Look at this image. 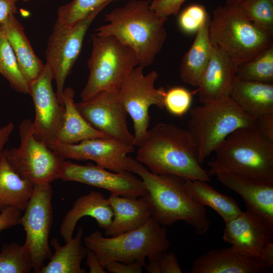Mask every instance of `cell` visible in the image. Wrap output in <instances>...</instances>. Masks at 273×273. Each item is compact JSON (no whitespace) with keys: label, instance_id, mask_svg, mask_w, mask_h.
I'll return each mask as SVG.
<instances>
[{"label":"cell","instance_id":"obj_5","mask_svg":"<svg viewBox=\"0 0 273 273\" xmlns=\"http://www.w3.org/2000/svg\"><path fill=\"white\" fill-rule=\"evenodd\" d=\"M189 115L188 129L197 145L201 163L233 132L242 127L255 126L257 119L230 97L194 107Z\"/></svg>","mask_w":273,"mask_h":273},{"label":"cell","instance_id":"obj_31","mask_svg":"<svg viewBox=\"0 0 273 273\" xmlns=\"http://www.w3.org/2000/svg\"><path fill=\"white\" fill-rule=\"evenodd\" d=\"M237 77L244 80L273 83V45L254 58L239 64Z\"/></svg>","mask_w":273,"mask_h":273},{"label":"cell","instance_id":"obj_11","mask_svg":"<svg viewBox=\"0 0 273 273\" xmlns=\"http://www.w3.org/2000/svg\"><path fill=\"white\" fill-rule=\"evenodd\" d=\"M52 194L51 184L34 185L19 221L26 234L24 244L30 253L33 270L36 273L43 267L46 259L52 254L49 243L53 216Z\"/></svg>","mask_w":273,"mask_h":273},{"label":"cell","instance_id":"obj_4","mask_svg":"<svg viewBox=\"0 0 273 273\" xmlns=\"http://www.w3.org/2000/svg\"><path fill=\"white\" fill-rule=\"evenodd\" d=\"M87 249L93 251L104 265L115 260L124 263L141 262L156 260L168 250L170 243L166 227L152 217L134 230L112 237H103L96 231L83 239Z\"/></svg>","mask_w":273,"mask_h":273},{"label":"cell","instance_id":"obj_41","mask_svg":"<svg viewBox=\"0 0 273 273\" xmlns=\"http://www.w3.org/2000/svg\"><path fill=\"white\" fill-rule=\"evenodd\" d=\"M255 127L263 136L273 141V114L257 117Z\"/></svg>","mask_w":273,"mask_h":273},{"label":"cell","instance_id":"obj_9","mask_svg":"<svg viewBox=\"0 0 273 273\" xmlns=\"http://www.w3.org/2000/svg\"><path fill=\"white\" fill-rule=\"evenodd\" d=\"M19 134L20 146L5 150L8 162L17 173L34 185L51 184L59 179L65 159L34 136L32 121L23 120Z\"/></svg>","mask_w":273,"mask_h":273},{"label":"cell","instance_id":"obj_10","mask_svg":"<svg viewBox=\"0 0 273 273\" xmlns=\"http://www.w3.org/2000/svg\"><path fill=\"white\" fill-rule=\"evenodd\" d=\"M144 67L138 65L127 75L118 91L119 99L133 121L135 145L145 140L149 126V108L154 105L163 109L166 93L164 87H155L159 77L156 71L144 74Z\"/></svg>","mask_w":273,"mask_h":273},{"label":"cell","instance_id":"obj_7","mask_svg":"<svg viewBox=\"0 0 273 273\" xmlns=\"http://www.w3.org/2000/svg\"><path fill=\"white\" fill-rule=\"evenodd\" d=\"M209 35L212 45L224 52L238 65L273 45V36L246 19L233 6L226 4L213 10Z\"/></svg>","mask_w":273,"mask_h":273},{"label":"cell","instance_id":"obj_3","mask_svg":"<svg viewBox=\"0 0 273 273\" xmlns=\"http://www.w3.org/2000/svg\"><path fill=\"white\" fill-rule=\"evenodd\" d=\"M151 0H131L107 14L108 23L97 28L94 34L112 36L131 48L139 65H151L167 38L164 25L167 17L158 16L151 8Z\"/></svg>","mask_w":273,"mask_h":273},{"label":"cell","instance_id":"obj_28","mask_svg":"<svg viewBox=\"0 0 273 273\" xmlns=\"http://www.w3.org/2000/svg\"><path fill=\"white\" fill-rule=\"evenodd\" d=\"M33 188V184L21 177L12 167L4 151L0 160V211L15 207L24 211Z\"/></svg>","mask_w":273,"mask_h":273},{"label":"cell","instance_id":"obj_6","mask_svg":"<svg viewBox=\"0 0 273 273\" xmlns=\"http://www.w3.org/2000/svg\"><path fill=\"white\" fill-rule=\"evenodd\" d=\"M213 161L231 172L273 181V141L255 126L238 129L216 149Z\"/></svg>","mask_w":273,"mask_h":273},{"label":"cell","instance_id":"obj_42","mask_svg":"<svg viewBox=\"0 0 273 273\" xmlns=\"http://www.w3.org/2000/svg\"><path fill=\"white\" fill-rule=\"evenodd\" d=\"M19 0H0V27L12 15L17 12L16 2Z\"/></svg>","mask_w":273,"mask_h":273},{"label":"cell","instance_id":"obj_43","mask_svg":"<svg viewBox=\"0 0 273 273\" xmlns=\"http://www.w3.org/2000/svg\"><path fill=\"white\" fill-rule=\"evenodd\" d=\"M86 257V265L88 267L90 273L107 272L97 255L93 251L87 249Z\"/></svg>","mask_w":273,"mask_h":273},{"label":"cell","instance_id":"obj_35","mask_svg":"<svg viewBox=\"0 0 273 273\" xmlns=\"http://www.w3.org/2000/svg\"><path fill=\"white\" fill-rule=\"evenodd\" d=\"M193 93L183 86H174L166 91L164 107L172 115L181 117L190 109Z\"/></svg>","mask_w":273,"mask_h":273},{"label":"cell","instance_id":"obj_24","mask_svg":"<svg viewBox=\"0 0 273 273\" xmlns=\"http://www.w3.org/2000/svg\"><path fill=\"white\" fill-rule=\"evenodd\" d=\"M16 57L20 69L29 83L36 79L43 69L24 32L14 15H11L1 27Z\"/></svg>","mask_w":273,"mask_h":273},{"label":"cell","instance_id":"obj_20","mask_svg":"<svg viewBox=\"0 0 273 273\" xmlns=\"http://www.w3.org/2000/svg\"><path fill=\"white\" fill-rule=\"evenodd\" d=\"M238 65L224 52L213 46L209 60L197 86L199 101L203 104L229 97L237 77Z\"/></svg>","mask_w":273,"mask_h":273},{"label":"cell","instance_id":"obj_46","mask_svg":"<svg viewBox=\"0 0 273 273\" xmlns=\"http://www.w3.org/2000/svg\"><path fill=\"white\" fill-rule=\"evenodd\" d=\"M31 1V0H23V2H28V1Z\"/></svg>","mask_w":273,"mask_h":273},{"label":"cell","instance_id":"obj_25","mask_svg":"<svg viewBox=\"0 0 273 273\" xmlns=\"http://www.w3.org/2000/svg\"><path fill=\"white\" fill-rule=\"evenodd\" d=\"M74 96V92L71 88L64 89L62 97L64 119L55 142L73 144L90 139H110L93 127L83 118L76 107Z\"/></svg>","mask_w":273,"mask_h":273},{"label":"cell","instance_id":"obj_21","mask_svg":"<svg viewBox=\"0 0 273 273\" xmlns=\"http://www.w3.org/2000/svg\"><path fill=\"white\" fill-rule=\"evenodd\" d=\"M85 216L94 218L98 225L104 230L111 223L113 212L108 199L100 192L92 191L79 197L66 213L60 225V233L65 242L73 237L77 222Z\"/></svg>","mask_w":273,"mask_h":273},{"label":"cell","instance_id":"obj_15","mask_svg":"<svg viewBox=\"0 0 273 273\" xmlns=\"http://www.w3.org/2000/svg\"><path fill=\"white\" fill-rule=\"evenodd\" d=\"M48 146L64 159L91 160L111 171L132 172L128 154L134 152V146L108 138L87 139L73 144L55 142Z\"/></svg>","mask_w":273,"mask_h":273},{"label":"cell","instance_id":"obj_39","mask_svg":"<svg viewBox=\"0 0 273 273\" xmlns=\"http://www.w3.org/2000/svg\"><path fill=\"white\" fill-rule=\"evenodd\" d=\"M107 272L111 273H142L144 265L139 261L124 263L118 261H111L104 265Z\"/></svg>","mask_w":273,"mask_h":273},{"label":"cell","instance_id":"obj_40","mask_svg":"<svg viewBox=\"0 0 273 273\" xmlns=\"http://www.w3.org/2000/svg\"><path fill=\"white\" fill-rule=\"evenodd\" d=\"M1 212L0 232L19 224L22 211L15 207H8Z\"/></svg>","mask_w":273,"mask_h":273},{"label":"cell","instance_id":"obj_47","mask_svg":"<svg viewBox=\"0 0 273 273\" xmlns=\"http://www.w3.org/2000/svg\"><path fill=\"white\" fill-rule=\"evenodd\" d=\"M22 1H23V0H22Z\"/></svg>","mask_w":273,"mask_h":273},{"label":"cell","instance_id":"obj_33","mask_svg":"<svg viewBox=\"0 0 273 273\" xmlns=\"http://www.w3.org/2000/svg\"><path fill=\"white\" fill-rule=\"evenodd\" d=\"M33 270L26 245L16 242L4 243L0 252V273H29Z\"/></svg>","mask_w":273,"mask_h":273},{"label":"cell","instance_id":"obj_23","mask_svg":"<svg viewBox=\"0 0 273 273\" xmlns=\"http://www.w3.org/2000/svg\"><path fill=\"white\" fill-rule=\"evenodd\" d=\"M229 97L244 111L256 117L273 114V83L235 79Z\"/></svg>","mask_w":273,"mask_h":273},{"label":"cell","instance_id":"obj_34","mask_svg":"<svg viewBox=\"0 0 273 273\" xmlns=\"http://www.w3.org/2000/svg\"><path fill=\"white\" fill-rule=\"evenodd\" d=\"M116 1L124 0H73L58 9L56 22L65 27H71L97 9L105 8Z\"/></svg>","mask_w":273,"mask_h":273},{"label":"cell","instance_id":"obj_38","mask_svg":"<svg viewBox=\"0 0 273 273\" xmlns=\"http://www.w3.org/2000/svg\"><path fill=\"white\" fill-rule=\"evenodd\" d=\"M186 0H153L151 2V8L156 14L161 17L177 16L182 5Z\"/></svg>","mask_w":273,"mask_h":273},{"label":"cell","instance_id":"obj_14","mask_svg":"<svg viewBox=\"0 0 273 273\" xmlns=\"http://www.w3.org/2000/svg\"><path fill=\"white\" fill-rule=\"evenodd\" d=\"M53 70L46 63L38 76L28 83V94L35 109L33 134L47 145L56 142L64 115V107L60 104L53 89Z\"/></svg>","mask_w":273,"mask_h":273},{"label":"cell","instance_id":"obj_44","mask_svg":"<svg viewBox=\"0 0 273 273\" xmlns=\"http://www.w3.org/2000/svg\"><path fill=\"white\" fill-rule=\"evenodd\" d=\"M14 128V123L11 122L0 127V160L5 150V146L9 141Z\"/></svg>","mask_w":273,"mask_h":273},{"label":"cell","instance_id":"obj_32","mask_svg":"<svg viewBox=\"0 0 273 273\" xmlns=\"http://www.w3.org/2000/svg\"><path fill=\"white\" fill-rule=\"evenodd\" d=\"M231 6L263 31L273 36V0H243Z\"/></svg>","mask_w":273,"mask_h":273},{"label":"cell","instance_id":"obj_26","mask_svg":"<svg viewBox=\"0 0 273 273\" xmlns=\"http://www.w3.org/2000/svg\"><path fill=\"white\" fill-rule=\"evenodd\" d=\"M210 20L209 16L204 21L180 64L179 75L181 80L195 87L198 85L212 52L213 46L209 35Z\"/></svg>","mask_w":273,"mask_h":273},{"label":"cell","instance_id":"obj_36","mask_svg":"<svg viewBox=\"0 0 273 273\" xmlns=\"http://www.w3.org/2000/svg\"><path fill=\"white\" fill-rule=\"evenodd\" d=\"M209 16L204 6L199 4L191 5L180 13L178 17V24L183 32L192 34L197 32Z\"/></svg>","mask_w":273,"mask_h":273},{"label":"cell","instance_id":"obj_45","mask_svg":"<svg viewBox=\"0 0 273 273\" xmlns=\"http://www.w3.org/2000/svg\"><path fill=\"white\" fill-rule=\"evenodd\" d=\"M243 0H226V5H235Z\"/></svg>","mask_w":273,"mask_h":273},{"label":"cell","instance_id":"obj_18","mask_svg":"<svg viewBox=\"0 0 273 273\" xmlns=\"http://www.w3.org/2000/svg\"><path fill=\"white\" fill-rule=\"evenodd\" d=\"M209 175H215L225 186L240 195L247 210L256 215L273 229V181H263L227 171L209 161Z\"/></svg>","mask_w":273,"mask_h":273},{"label":"cell","instance_id":"obj_12","mask_svg":"<svg viewBox=\"0 0 273 273\" xmlns=\"http://www.w3.org/2000/svg\"><path fill=\"white\" fill-rule=\"evenodd\" d=\"M104 8L97 9L71 27H63L56 22L54 25L48 40L46 59L53 70L57 97L62 106L65 80L79 55L88 28Z\"/></svg>","mask_w":273,"mask_h":273},{"label":"cell","instance_id":"obj_30","mask_svg":"<svg viewBox=\"0 0 273 273\" xmlns=\"http://www.w3.org/2000/svg\"><path fill=\"white\" fill-rule=\"evenodd\" d=\"M0 73L16 91L28 94V83L22 73L13 50L1 27Z\"/></svg>","mask_w":273,"mask_h":273},{"label":"cell","instance_id":"obj_2","mask_svg":"<svg viewBox=\"0 0 273 273\" xmlns=\"http://www.w3.org/2000/svg\"><path fill=\"white\" fill-rule=\"evenodd\" d=\"M132 172L143 181L146 194L143 197L148 203L151 217L163 226L184 221L203 235L209 230L210 221L206 208L190 196L184 178L171 174H157L129 156Z\"/></svg>","mask_w":273,"mask_h":273},{"label":"cell","instance_id":"obj_17","mask_svg":"<svg viewBox=\"0 0 273 273\" xmlns=\"http://www.w3.org/2000/svg\"><path fill=\"white\" fill-rule=\"evenodd\" d=\"M91 163L78 164L65 159L59 179L76 181L109 191L111 194L129 197H141L146 194L145 185L131 172H110Z\"/></svg>","mask_w":273,"mask_h":273},{"label":"cell","instance_id":"obj_29","mask_svg":"<svg viewBox=\"0 0 273 273\" xmlns=\"http://www.w3.org/2000/svg\"><path fill=\"white\" fill-rule=\"evenodd\" d=\"M207 183L200 180H186L185 186L194 201L204 207L207 206L212 208L225 222L242 212L234 199L219 193Z\"/></svg>","mask_w":273,"mask_h":273},{"label":"cell","instance_id":"obj_16","mask_svg":"<svg viewBox=\"0 0 273 273\" xmlns=\"http://www.w3.org/2000/svg\"><path fill=\"white\" fill-rule=\"evenodd\" d=\"M223 239L232 246L273 266V229L246 210L225 222Z\"/></svg>","mask_w":273,"mask_h":273},{"label":"cell","instance_id":"obj_22","mask_svg":"<svg viewBox=\"0 0 273 273\" xmlns=\"http://www.w3.org/2000/svg\"><path fill=\"white\" fill-rule=\"evenodd\" d=\"M113 212L112 220L104 229L105 234L115 236L137 229L151 218V213L143 197L112 195L108 198Z\"/></svg>","mask_w":273,"mask_h":273},{"label":"cell","instance_id":"obj_13","mask_svg":"<svg viewBox=\"0 0 273 273\" xmlns=\"http://www.w3.org/2000/svg\"><path fill=\"white\" fill-rule=\"evenodd\" d=\"M75 105L95 129L111 139L127 145H135L134 136L127 127L128 114L117 92L102 91Z\"/></svg>","mask_w":273,"mask_h":273},{"label":"cell","instance_id":"obj_27","mask_svg":"<svg viewBox=\"0 0 273 273\" xmlns=\"http://www.w3.org/2000/svg\"><path fill=\"white\" fill-rule=\"evenodd\" d=\"M83 229L79 227L76 236L62 246L56 238L51 241L55 251L49 263L43 265L38 273H85L81 267L87 248L82 244Z\"/></svg>","mask_w":273,"mask_h":273},{"label":"cell","instance_id":"obj_37","mask_svg":"<svg viewBox=\"0 0 273 273\" xmlns=\"http://www.w3.org/2000/svg\"><path fill=\"white\" fill-rule=\"evenodd\" d=\"M149 273H182L176 255L167 251L163 252L156 260L149 261L145 265Z\"/></svg>","mask_w":273,"mask_h":273},{"label":"cell","instance_id":"obj_8","mask_svg":"<svg viewBox=\"0 0 273 273\" xmlns=\"http://www.w3.org/2000/svg\"><path fill=\"white\" fill-rule=\"evenodd\" d=\"M93 48L87 61L89 75L81 100L102 91L117 92L122 81L139 65L134 51L112 36L92 35Z\"/></svg>","mask_w":273,"mask_h":273},{"label":"cell","instance_id":"obj_1","mask_svg":"<svg viewBox=\"0 0 273 273\" xmlns=\"http://www.w3.org/2000/svg\"><path fill=\"white\" fill-rule=\"evenodd\" d=\"M135 159L154 173L210 181L207 171L201 165L192 133L174 124L158 123L148 130L145 140L139 146Z\"/></svg>","mask_w":273,"mask_h":273},{"label":"cell","instance_id":"obj_19","mask_svg":"<svg viewBox=\"0 0 273 273\" xmlns=\"http://www.w3.org/2000/svg\"><path fill=\"white\" fill-rule=\"evenodd\" d=\"M273 266L231 246L212 249L192 262L190 273H265Z\"/></svg>","mask_w":273,"mask_h":273}]
</instances>
